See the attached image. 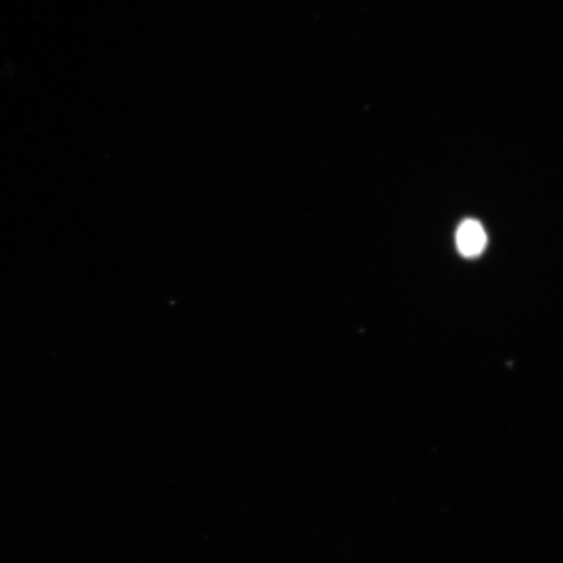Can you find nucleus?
<instances>
[{
  "instance_id": "1",
  "label": "nucleus",
  "mask_w": 563,
  "mask_h": 563,
  "mask_svg": "<svg viewBox=\"0 0 563 563\" xmlns=\"http://www.w3.org/2000/svg\"><path fill=\"white\" fill-rule=\"evenodd\" d=\"M457 250L464 257H477L487 245V234L475 220H466L461 223L456 231Z\"/></svg>"
}]
</instances>
